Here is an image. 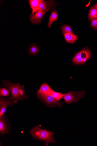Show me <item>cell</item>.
<instances>
[{
	"instance_id": "6da1fadb",
	"label": "cell",
	"mask_w": 97,
	"mask_h": 146,
	"mask_svg": "<svg viewBox=\"0 0 97 146\" xmlns=\"http://www.w3.org/2000/svg\"><path fill=\"white\" fill-rule=\"evenodd\" d=\"M1 87H5L10 90L11 98L14 100H23L28 98V96L26 95L24 86L19 83L13 84L4 80Z\"/></svg>"
},
{
	"instance_id": "7a4b0ae2",
	"label": "cell",
	"mask_w": 97,
	"mask_h": 146,
	"mask_svg": "<svg viewBox=\"0 0 97 146\" xmlns=\"http://www.w3.org/2000/svg\"><path fill=\"white\" fill-rule=\"evenodd\" d=\"M30 133L34 138L45 141L46 146L48 145L50 143H56L53 137V132L41 128L38 126H36L30 129Z\"/></svg>"
},
{
	"instance_id": "3957f363",
	"label": "cell",
	"mask_w": 97,
	"mask_h": 146,
	"mask_svg": "<svg viewBox=\"0 0 97 146\" xmlns=\"http://www.w3.org/2000/svg\"><path fill=\"white\" fill-rule=\"evenodd\" d=\"M36 96L38 99L45 104L47 107L52 108L62 107L63 102L56 100L51 95L39 94H36Z\"/></svg>"
},
{
	"instance_id": "277c9868",
	"label": "cell",
	"mask_w": 97,
	"mask_h": 146,
	"mask_svg": "<svg viewBox=\"0 0 97 146\" xmlns=\"http://www.w3.org/2000/svg\"><path fill=\"white\" fill-rule=\"evenodd\" d=\"M91 54L90 50L87 48H85L77 53L72 59L75 65L84 64L90 60Z\"/></svg>"
},
{
	"instance_id": "5b68a950",
	"label": "cell",
	"mask_w": 97,
	"mask_h": 146,
	"mask_svg": "<svg viewBox=\"0 0 97 146\" xmlns=\"http://www.w3.org/2000/svg\"><path fill=\"white\" fill-rule=\"evenodd\" d=\"M85 91H72L67 93L63 98L65 100L64 102L71 104L74 102H78L79 100L85 97Z\"/></svg>"
},
{
	"instance_id": "8992f818",
	"label": "cell",
	"mask_w": 97,
	"mask_h": 146,
	"mask_svg": "<svg viewBox=\"0 0 97 146\" xmlns=\"http://www.w3.org/2000/svg\"><path fill=\"white\" fill-rule=\"evenodd\" d=\"M18 100H12L10 98L1 96L0 98V117L5 114L7 108L9 106L16 104Z\"/></svg>"
},
{
	"instance_id": "52a82bcc",
	"label": "cell",
	"mask_w": 97,
	"mask_h": 146,
	"mask_svg": "<svg viewBox=\"0 0 97 146\" xmlns=\"http://www.w3.org/2000/svg\"><path fill=\"white\" fill-rule=\"evenodd\" d=\"M10 127L9 121L5 114L0 117V134L3 136L10 132Z\"/></svg>"
},
{
	"instance_id": "ba28073f",
	"label": "cell",
	"mask_w": 97,
	"mask_h": 146,
	"mask_svg": "<svg viewBox=\"0 0 97 146\" xmlns=\"http://www.w3.org/2000/svg\"><path fill=\"white\" fill-rule=\"evenodd\" d=\"M56 4L55 3V1H46L41 0L39 5L38 11H52L55 9Z\"/></svg>"
},
{
	"instance_id": "9c48e42d",
	"label": "cell",
	"mask_w": 97,
	"mask_h": 146,
	"mask_svg": "<svg viewBox=\"0 0 97 146\" xmlns=\"http://www.w3.org/2000/svg\"><path fill=\"white\" fill-rule=\"evenodd\" d=\"M47 11H38L33 17H30V22L33 24H38L41 23Z\"/></svg>"
},
{
	"instance_id": "30bf717a",
	"label": "cell",
	"mask_w": 97,
	"mask_h": 146,
	"mask_svg": "<svg viewBox=\"0 0 97 146\" xmlns=\"http://www.w3.org/2000/svg\"><path fill=\"white\" fill-rule=\"evenodd\" d=\"M47 83H43L36 92V94H44L51 95L54 91Z\"/></svg>"
},
{
	"instance_id": "8fae6325",
	"label": "cell",
	"mask_w": 97,
	"mask_h": 146,
	"mask_svg": "<svg viewBox=\"0 0 97 146\" xmlns=\"http://www.w3.org/2000/svg\"><path fill=\"white\" fill-rule=\"evenodd\" d=\"M41 0H29V3L32 11L30 16V17L34 15L35 13L38 12L39 4Z\"/></svg>"
},
{
	"instance_id": "7c38bea8",
	"label": "cell",
	"mask_w": 97,
	"mask_h": 146,
	"mask_svg": "<svg viewBox=\"0 0 97 146\" xmlns=\"http://www.w3.org/2000/svg\"><path fill=\"white\" fill-rule=\"evenodd\" d=\"M66 42L68 43L73 44L78 38L77 36L71 33H67L64 35Z\"/></svg>"
},
{
	"instance_id": "4fadbf2b",
	"label": "cell",
	"mask_w": 97,
	"mask_h": 146,
	"mask_svg": "<svg viewBox=\"0 0 97 146\" xmlns=\"http://www.w3.org/2000/svg\"><path fill=\"white\" fill-rule=\"evenodd\" d=\"M58 14L57 12L53 11L51 13L49 19L48 27L49 28H51V25L54 21L57 20L58 19Z\"/></svg>"
},
{
	"instance_id": "5bb4252c",
	"label": "cell",
	"mask_w": 97,
	"mask_h": 146,
	"mask_svg": "<svg viewBox=\"0 0 97 146\" xmlns=\"http://www.w3.org/2000/svg\"><path fill=\"white\" fill-rule=\"evenodd\" d=\"M88 17L90 20L97 19V9L94 6L90 9Z\"/></svg>"
},
{
	"instance_id": "9a60e30c",
	"label": "cell",
	"mask_w": 97,
	"mask_h": 146,
	"mask_svg": "<svg viewBox=\"0 0 97 146\" xmlns=\"http://www.w3.org/2000/svg\"><path fill=\"white\" fill-rule=\"evenodd\" d=\"M66 94V93L63 94L54 91L51 95L56 100L60 101V100L63 98Z\"/></svg>"
},
{
	"instance_id": "2e32d148",
	"label": "cell",
	"mask_w": 97,
	"mask_h": 146,
	"mask_svg": "<svg viewBox=\"0 0 97 146\" xmlns=\"http://www.w3.org/2000/svg\"><path fill=\"white\" fill-rule=\"evenodd\" d=\"M61 29L63 34H64L67 33H71L73 34L71 27L67 24H65L62 25Z\"/></svg>"
},
{
	"instance_id": "e0dca14e",
	"label": "cell",
	"mask_w": 97,
	"mask_h": 146,
	"mask_svg": "<svg viewBox=\"0 0 97 146\" xmlns=\"http://www.w3.org/2000/svg\"><path fill=\"white\" fill-rule=\"evenodd\" d=\"M10 90L5 88H0V96L4 97H8L10 94Z\"/></svg>"
},
{
	"instance_id": "ac0fdd59",
	"label": "cell",
	"mask_w": 97,
	"mask_h": 146,
	"mask_svg": "<svg viewBox=\"0 0 97 146\" xmlns=\"http://www.w3.org/2000/svg\"><path fill=\"white\" fill-rule=\"evenodd\" d=\"M38 51V48L35 45H33L30 47L29 52L30 54L32 55H35L37 54Z\"/></svg>"
},
{
	"instance_id": "d6986e66",
	"label": "cell",
	"mask_w": 97,
	"mask_h": 146,
	"mask_svg": "<svg viewBox=\"0 0 97 146\" xmlns=\"http://www.w3.org/2000/svg\"><path fill=\"white\" fill-rule=\"evenodd\" d=\"M91 26L94 30H97V19H93L91 20Z\"/></svg>"
},
{
	"instance_id": "ffe728a7",
	"label": "cell",
	"mask_w": 97,
	"mask_h": 146,
	"mask_svg": "<svg viewBox=\"0 0 97 146\" xmlns=\"http://www.w3.org/2000/svg\"><path fill=\"white\" fill-rule=\"evenodd\" d=\"M93 6L97 9V4Z\"/></svg>"
},
{
	"instance_id": "44dd1931",
	"label": "cell",
	"mask_w": 97,
	"mask_h": 146,
	"mask_svg": "<svg viewBox=\"0 0 97 146\" xmlns=\"http://www.w3.org/2000/svg\"></svg>"
}]
</instances>
